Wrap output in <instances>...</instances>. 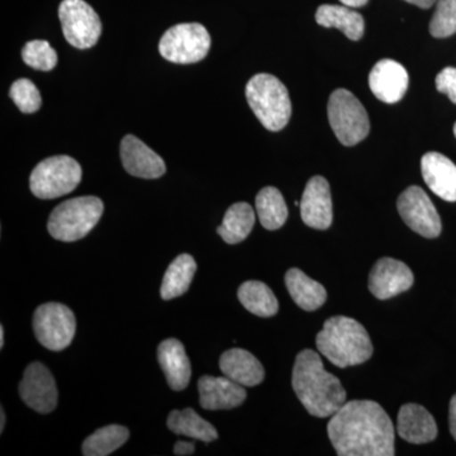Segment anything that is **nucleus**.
<instances>
[{
	"label": "nucleus",
	"instance_id": "1",
	"mask_svg": "<svg viewBox=\"0 0 456 456\" xmlns=\"http://www.w3.org/2000/svg\"><path fill=\"white\" fill-rule=\"evenodd\" d=\"M330 440L340 456H393L395 426L374 401H349L327 426Z\"/></svg>",
	"mask_w": 456,
	"mask_h": 456
},
{
	"label": "nucleus",
	"instance_id": "2",
	"mask_svg": "<svg viewBox=\"0 0 456 456\" xmlns=\"http://www.w3.org/2000/svg\"><path fill=\"white\" fill-rule=\"evenodd\" d=\"M292 386L307 412L318 419L331 417L346 402L340 380L325 370L321 356L314 350H303L297 355Z\"/></svg>",
	"mask_w": 456,
	"mask_h": 456
},
{
	"label": "nucleus",
	"instance_id": "3",
	"mask_svg": "<svg viewBox=\"0 0 456 456\" xmlns=\"http://www.w3.org/2000/svg\"><path fill=\"white\" fill-rule=\"evenodd\" d=\"M317 349L338 368L355 367L373 355V344L365 327L354 318L326 320L316 338Z\"/></svg>",
	"mask_w": 456,
	"mask_h": 456
},
{
	"label": "nucleus",
	"instance_id": "4",
	"mask_svg": "<svg viewBox=\"0 0 456 456\" xmlns=\"http://www.w3.org/2000/svg\"><path fill=\"white\" fill-rule=\"evenodd\" d=\"M248 106L266 130H283L292 116V102L283 83L270 74H256L246 86Z\"/></svg>",
	"mask_w": 456,
	"mask_h": 456
},
{
	"label": "nucleus",
	"instance_id": "5",
	"mask_svg": "<svg viewBox=\"0 0 456 456\" xmlns=\"http://www.w3.org/2000/svg\"><path fill=\"white\" fill-rule=\"evenodd\" d=\"M103 211L104 204L98 197L73 198L53 209L47 228L59 241H77L97 226Z\"/></svg>",
	"mask_w": 456,
	"mask_h": 456
},
{
	"label": "nucleus",
	"instance_id": "6",
	"mask_svg": "<svg viewBox=\"0 0 456 456\" xmlns=\"http://www.w3.org/2000/svg\"><path fill=\"white\" fill-rule=\"evenodd\" d=\"M82 167L70 156H53L36 165L29 178L33 196L55 200L77 189L82 182Z\"/></svg>",
	"mask_w": 456,
	"mask_h": 456
},
{
	"label": "nucleus",
	"instance_id": "7",
	"mask_svg": "<svg viewBox=\"0 0 456 456\" xmlns=\"http://www.w3.org/2000/svg\"><path fill=\"white\" fill-rule=\"evenodd\" d=\"M327 113L330 126L342 145L355 146L367 139L370 131L367 110L349 90L338 89L330 95Z\"/></svg>",
	"mask_w": 456,
	"mask_h": 456
},
{
	"label": "nucleus",
	"instance_id": "8",
	"mask_svg": "<svg viewBox=\"0 0 456 456\" xmlns=\"http://www.w3.org/2000/svg\"><path fill=\"white\" fill-rule=\"evenodd\" d=\"M211 49V36L200 23H182L164 33L159 44L161 56L174 64L202 61Z\"/></svg>",
	"mask_w": 456,
	"mask_h": 456
},
{
	"label": "nucleus",
	"instance_id": "9",
	"mask_svg": "<svg viewBox=\"0 0 456 456\" xmlns=\"http://www.w3.org/2000/svg\"><path fill=\"white\" fill-rule=\"evenodd\" d=\"M77 318L70 308L61 303H46L33 314L36 338L51 351L65 350L74 340Z\"/></svg>",
	"mask_w": 456,
	"mask_h": 456
},
{
	"label": "nucleus",
	"instance_id": "10",
	"mask_svg": "<svg viewBox=\"0 0 456 456\" xmlns=\"http://www.w3.org/2000/svg\"><path fill=\"white\" fill-rule=\"evenodd\" d=\"M64 37L79 50L95 46L101 37L102 22L97 12L84 0H62L59 7Z\"/></svg>",
	"mask_w": 456,
	"mask_h": 456
},
{
	"label": "nucleus",
	"instance_id": "11",
	"mask_svg": "<svg viewBox=\"0 0 456 456\" xmlns=\"http://www.w3.org/2000/svg\"><path fill=\"white\" fill-rule=\"evenodd\" d=\"M397 208L402 220L411 230L426 239H435L441 233L439 213L424 189L412 185L398 198Z\"/></svg>",
	"mask_w": 456,
	"mask_h": 456
},
{
	"label": "nucleus",
	"instance_id": "12",
	"mask_svg": "<svg viewBox=\"0 0 456 456\" xmlns=\"http://www.w3.org/2000/svg\"><path fill=\"white\" fill-rule=\"evenodd\" d=\"M20 395L36 412H53L57 406V387L49 369L41 362H31L20 384Z\"/></svg>",
	"mask_w": 456,
	"mask_h": 456
},
{
	"label": "nucleus",
	"instance_id": "13",
	"mask_svg": "<svg viewBox=\"0 0 456 456\" xmlns=\"http://www.w3.org/2000/svg\"><path fill=\"white\" fill-rule=\"evenodd\" d=\"M415 283L412 270L402 261L383 257L374 264L369 275V290L378 299H389L407 292Z\"/></svg>",
	"mask_w": 456,
	"mask_h": 456
},
{
	"label": "nucleus",
	"instance_id": "14",
	"mask_svg": "<svg viewBox=\"0 0 456 456\" xmlns=\"http://www.w3.org/2000/svg\"><path fill=\"white\" fill-rule=\"evenodd\" d=\"M302 220L308 227L327 230L334 220L331 191L323 176H314L305 185L301 200Z\"/></svg>",
	"mask_w": 456,
	"mask_h": 456
},
{
	"label": "nucleus",
	"instance_id": "15",
	"mask_svg": "<svg viewBox=\"0 0 456 456\" xmlns=\"http://www.w3.org/2000/svg\"><path fill=\"white\" fill-rule=\"evenodd\" d=\"M119 152H121L123 167L132 176L141 179H158L167 171V165L161 156L156 154L154 150L150 149L134 134L125 136Z\"/></svg>",
	"mask_w": 456,
	"mask_h": 456
},
{
	"label": "nucleus",
	"instance_id": "16",
	"mask_svg": "<svg viewBox=\"0 0 456 456\" xmlns=\"http://www.w3.org/2000/svg\"><path fill=\"white\" fill-rule=\"evenodd\" d=\"M408 73L395 60H382L375 64L369 75V86L375 97L383 103L395 104L402 101L408 89Z\"/></svg>",
	"mask_w": 456,
	"mask_h": 456
},
{
	"label": "nucleus",
	"instance_id": "17",
	"mask_svg": "<svg viewBox=\"0 0 456 456\" xmlns=\"http://www.w3.org/2000/svg\"><path fill=\"white\" fill-rule=\"evenodd\" d=\"M200 403L204 410H232L244 403L248 393L244 386L227 377L204 375L198 382Z\"/></svg>",
	"mask_w": 456,
	"mask_h": 456
},
{
	"label": "nucleus",
	"instance_id": "18",
	"mask_svg": "<svg viewBox=\"0 0 456 456\" xmlns=\"http://www.w3.org/2000/svg\"><path fill=\"white\" fill-rule=\"evenodd\" d=\"M422 176L432 193L456 202V165L439 152H428L421 160Z\"/></svg>",
	"mask_w": 456,
	"mask_h": 456
},
{
	"label": "nucleus",
	"instance_id": "19",
	"mask_svg": "<svg viewBox=\"0 0 456 456\" xmlns=\"http://www.w3.org/2000/svg\"><path fill=\"white\" fill-rule=\"evenodd\" d=\"M399 436L410 444H428L436 439L437 425L425 407L407 403L401 407L397 419Z\"/></svg>",
	"mask_w": 456,
	"mask_h": 456
},
{
	"label": "nucleus",
	"instance_id": "20",
	"mask_svg": "<svg viewBox=\"0 0 456 456\" xmlns=\"http://www.w3.org/2000/svg\"><path fill=\"white\" fill-rule=\"evenodd\" d=\"M158 360L170 388L176 392L184 391L191 377V362L184 345L176 338L164 340L158 347Z\"/></svg>",
	"mask_w": 456,
	"mask_h": 456
},
{
	"label": "nucleus",
	"instance_id": "21",
	"mask_svg": "<svg viewBox=\"0 0 456 456\" xmlns=\"http://www.w3.org/2000/svg\"><path fill=\"white\" fill-rule=\"evenodd\" d=\"M220 368L224 377L244 387H255L265 377L263 364L244 349H231L221 355Z\"/></svg>",
	"mask_w": 456,
	"mask_h": 456
},
{
	"label": "nucleus",
	"instance_id": "22",
	"mask_svg": "<svg viewBox=\"0 0 456 456\" xmlns=\"http://www.w3.org/2000/svg\"><path fill=\"white\" fill-rule=\"evenodd\" d=\"M285 285L297 305L305 311H316L325 305V287L308 277L301 269L292 268L285 274Z\"/></svg>",
	"mask_w": 456,
	"mask_h": 456
},
{
	"label": "nucleus",
	"instance_id": "23",
	"mask_svg": "<svg viewBox=\"0 0 456 456\" xmlns=\"http://www.w3.org/2000/svg\"><path fill=\"white\" fill-rule=\"evenodd\" d=\"M316 22L326 28L340 29L351 41H359L364 36V18L346 5H321Z\"/></svg>",
	"mask_w": 456,
	"mask_h": 456
},
{
	"label": "nucleus",
	"instance_id": "24",
	"mask_svg": "<svg viewBox=\"0 0 456 456\" xmlns=\"http://www.w3.org/2000/svg\"><path fill=\"white\" fill-rule=\"evenodd\" d=\"M197 272V263L191 255L182 254L174 259L165 272L160 296L165 301L187 293Z\"/></svg>",
	"mask_w": 456,
	"mask_h": 456
},
{
	"label": "nucleus",
	"instance_id": "25",
	"mask_svg": "<svg viewBox=\"0 0 456 456\" xmlns=\"http://www.w3.org/2000/svg\"><path fill=\"white\" fill-rule=\"evenodd\" d=\"M255 224V212L248 203L232 204L217 228L218 235L230 245L240 244L250 235Z\"/></svg>",
	"mask_w": 456,
	"mask_h": 456
},
{
	"label": "nucleus",
	"instance_id": "26",
	"mask_svg": "<svg viewBox=\"0 0 456 456\" xmlns=\"http://www.w3.org/2000/svg\"><path fill=\"white\" fill-rule=\"evenodd\" d=\"M167 428L175 435H184L203 441V443H212L218 439V432L215 426L202 419L193 408H185V410H174L167 417Z\"/></svg>",
	"mask_w": 456,
	"mask_h": 456
},
{
	"label": "nucleus",
	"instance_id": "27",
	"mask_svg": "<svg viewBox=\"0 0 456 456\" xmlns=\"http://www.w3.org/2000/svg\"><path fill=\"white\" fill-rule=\"evenodd\" d=\"M237 296L246 310L251 312L255 316L266 318L278 314L277 297L263 281H245L244 284L240 285Z\"/></svg>",
	"mask_w": 456,
	"mask_h": 456
},
{
	"label": "nucleus",
	"instance_id": "28",
	"mask_svg": "<svg viewBox=\"0 0 456 456\" xmlns=\"http://www.w3.org/2000/svg\"><path fill=\"white\" fill-rule=\"evenodd\" d=\"M256 213L261 226L269 231L283 227L288 218V207L283 194L274 187L261 189L256 196Z\"/></svg>",
	"mask_w": 456,
	"mask_h": 456
},
{
	"label": "nucleus",
	"instance_id": "29",
	"mask_svg": "<svg viewBox=\"0 0 456 456\" xmlns=\"http://www.w3.org/2000/svg\"><path fill=\"white\" fill-rule=\"evenodd\" d=\"M130 431L125 426L110 425L99 428L83 443V455L107 456L127 443Z\"/></svg>",
	"mask_w": 456,
	"mask_h": 456
},
{
	"label": "nucleus",
	"instance_id": "30",
	"mask_svg": "<svg viewBox=\"0 0 456 456\" xmlns=\"http://www.w3.org/2000/svg\"><path fill=\"white\" fill-rule=\"evenodd\" d=\"M22 59L27 65L40 71H51L57 65V53L47 41L27 42L22 50Z\"/></svg>",
	"mask_w": 456,
	"mask_h": 456
},
{
	"label": "nucleus",
	"instance_id": "31",
	"mask_svg": "<svg viewBox=\"0 0 456 456\" xmlns=\"http://www.w3.org/2000/svg\"><path fill=\"white\" fill-rule=\"evenodd\" d=\"M430 33L436 38L450 37L456 33V0H437Z\"/></svg>",
	"mask_w": 456,
	"mask_h": 456
},
{
	"label": "nucleus",
	"instance_id": "32",
	"mask_svg": "<svg viewBox=\"0 0 456 456\" xmlns=\"http://www.w3.org/2000/svg\"><path fill=\"white\" fill-rule=\"evenodd\" d=\"M9 97L13 99L18 110L26 114L37 112L42 104L40 90L28 79H18L12 84Z\"/></svg>",
	"mask_w": 456,
	"mask_h": 456
},
{
	"label": "nucleus",
	"instance_id": "33",
	"mask_svg": "<svg viewBox=\"0 0 456 456\" xmlns=\"http://www.w3.org/2000/svg\"><path fill=\"white\" fill-rule=\"evenodd\" d=\"M437 92L448 95L450 101L456 104V69L445 68L436 77Z\"/></svg>",
	"mask_w": 456,
	"mask_h": 456
},
{
	"label": "nucleus",
	"instance_id": "34",
	"mask_svg": "<svg viewBox=\"0 0 456 456\" xmlns=\"http://www.w3.org/2000/svg\"><path fill=\"white\" fill-rule=\"evenodd\" d=\"M196 446L193 443H187V441H178L174 446V454L179 456L193 455Z\"/></svg>",
	"mask_w": 456,
	"mask_h": 456
},
{
	"label": "nucleus",
	"instance_id": "35",
	"mask_svg": "<svg viewBox=\"0 0 456 456\" xmlns=\"http://www.w3.org/2000/svg\"><path fill=\"white\" fill-rule=\"evenodd\" d=\"M449 426L450 432H452V437L456 441V395L450 401L449 408Z\"/></svg>",
	"mask_w": 456,
	"mask_h": 456
},
{
	"label": "nucleus",
	"instance_id": "36",
	"mask_svg": "<svg viewBox=\"0 0 456 456\" xmlns=\"http://www.w3.org/2000/svg\"><path fill=\"white\" fill-rule=\"evenodd\" d=\"M406 2L417 5V7L428 9L432 7L436 0H406Z\"/></svg>",
	"mask_w": 456,
	"mask_h": 456
},
{
	"label": "nucleus",
	"instance_id": "37",
	"mask_svg": "<svg viewBox=\"0 0 456 456\" xmlns=\"http://www.w3.org/2000/svg\"><path fill=\"white\" fill-rule=\"evenodd\" d=\"M342 4L346 5V7L350 8H360L364 7L365 4L369 2V0H340Z\"/></svg>",
	"mask_w": 456,
	"mask_h": 456
},
{
	"label": "nucleus",
	"instance_id": "38",
	"mask_svg": "<svg viewBox=\"0 0 456 456\" xmlns=\"http://www.w3.org/2000/svg\"><path fill=\"white\" fill-rule=\"evenodd\" d=\"M0 417H2V421H0V434H2L3 430H4L5 425V413L4 410L2 408V412H0Z\"/></svg>",
	"mask_w": 456,
	"mask_h": 456
},
{
	"label": "nucleus",
	"instance_id": "39",
	"mask_svg": "<svg viewBox=\"0 0 456 456\" xmlns=\"http://www.w3.org/2000/svg\"><path fill=\"white\" fill-rule=\"evenodd\" d=\"M4 346V327L0 326V347Z\"/></svg>",
	"mask_w": 456,
	"mask_h": 456
},
{
	"label": "nucleus",
	"instance_id": "40",
	"mask_svg": "<svg viewBox=\"0 0 456 456\" xmlns=\"http://www.w3.org/2000/svg\"><path fill=\"white\" fill-rule=\"evenodd\" d=\"M454 134H455V137H456V123L454 125Z\"/></svg>",
	"mask_w": 456,
	"mask_h": 456
}]
</instances>
